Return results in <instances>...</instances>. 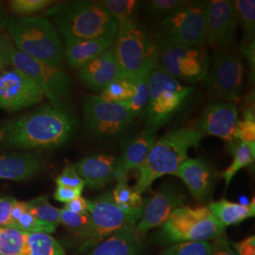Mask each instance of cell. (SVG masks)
<instances>
[{
  "label": "cell",
  "instance_id": "c3c4849f",
  "mask_svg": "<svg viewBox=\"0 0 255 255\" xmlns=\"http://www.w3.org/2000/svg\"><path fill=\"white\" fill-rule=\"evenodd\" d=\"M9 23V17L8 15L5 13V10H1L0 11V31L5 27H7Z\"/></svg>",
  "mask_w": 255,
  "mask_h": 255
},
{
  "label": "cell",
  "instance_id": "4316f807",
  "mask_svg": "<svg viewBox=\"0 0 255 255\" xmlns=\"http://www.w3.org/2000/svg\"><path fill=\"white\" fill-rule=\"evenodd\" d=\"M112 196L120 209L140 220L145 207L144 201L141 195L138 194L133 187L128 185V179L118 181V184L112 193Z\"/></svg>",
  "mask_w": 255,
  "mask_h": 255
},
{
  "label": "cell",
  "instance_id": "d6986e66",
  "mask_svg": "<svg viewBox=\"0 0 255 255\" xmlns=\"http://www.w3.org/2000/svg\"><path fill=\"white\" fill-rule=\"evenodd\" d=\"M173 176L180 178L192 196L200 202L206 201L213 188L214 173L209 164L200 158H187Z\"/></svg>",
  "mask_w": 255,
  "mask_h": 255
},
{
  "label": "cell",
  "instance_id": "7c38bea8",
  "mask_svg": "<svg viewBox=\"0 0 255 255\" xmlns=\"http://www.w3.org/2000/svg\"><path fill=\"white\" fill-rule=\"evenodd\" d=\"M84 128L97 138L119 135L131 125L135 117L127 104L109 102L100 96H91L84 101Z\"/></svg>",
  "mask_w": 255,
  "mask_h": 255
},
{
  "label": "cell",
  "instance_id": "d4e9b609",
  "mask_svg": "<svg viewBox=\"0 0 255 255\" xmlns=\"http://www.w3.org/2000/svg\"><path fill=\"white\" fill-rule=\"evenodd\" d=\"M208 209L219 225L223 229L237 225L246 219L254 218L255 215V201L241 204L232 202L225 199L219 201H213L208 205Z\"/></svg>",
  "mask_w": 255,
  "mask_h": 255
},
{
  "label": "cell",
  "instance_id": "836d02e7",
  "mask_svg": "<svg viewBox=\"0 0 255 255\" xmlns=\"http://www.w3.org/2000/svg\"><path fill=\"white\" fill-rule=\"evenodd\" d=\"M149 74L142 75L141 77L131 80L134 84V94L129 101L125 102L128 108L136 118L144 113L149 99ZM130 81V80H129Z\"/></svg>",
  "mask_w": 255,
  "mask_h": 255
},
{
  "label": "cell",
  "instance_id": "5b68a950",
  "mask_svg": "<svg viewBox=\"0 0 255 255\" xmlns=\"http://www.w3.org/2000/svg\"><path fill=\"white\" fill-rule=\"evenodd\" d=\"M113 47L123 79L134 80L158 65L154 37L137 21L119 28Z\"/></svg>",
  "mask_w": 255,
  "mask_h": 255
},
{
  "label": "cell",
  "instance_id": "6da1fadb",
  "mask_svg": "<svg viewBox=\"0 0 255 255\" xmlns=\"http://www.w3.org/2000/svg\"><path fill=\"white\" fill-rule=\"evenodd\" d=\"M76 126L75 117L64 104L51 103L9 120L0 131V140L18 148H52L68 141Z\"/></svg>",
  "mask_w": 255,
  "mask_h": 255
},
{
  "label": "cell",
  "instance_id": "e575fe53",
  "mask_svg": "<svg viewBox=\"0 0 255 255\" xmlns=\"http://www.w3.org/2000/svg\"><path fill=\"white\" fill-rule=\"evenodd\" d=\"M134 94V84L132 81L120 79L111 82L99 95L101 99L109 102L123 103L129 101Z\"/></svg>",
  "mask_w": 255,
  "mask_h": 255
},
{
  "label": "cell",
  "instance_id": "f6af8a7d",
  "mask_svg": "<svg viewBox=\"0 0 255 255\" xmlns=\"http://www.w3.org/2000/svg\"><path fill=\"white\" fill-rule=\"evenodd\" d=\"M233 248L237 255H255V236L247 237L246 239L233 244Z\"/></svg>",
  "mask_w": 255,
  "mask_h": 255
},
{
  "label": "cell",
  "instance_id": "4dcf8cb0",
  "mask_svg": "<svg viewBox=\"0 0 255 255\" xmlns=\"http://www.w3.org/2000/svg\"><path fill=\"white\" fill-rule=\"evenodd\" d=\"M238 14V21L243 28V39L240 47H245L255 43V1L236 0L234 1Z\"/></svg>",
  "mask_w": 255,
  "mask_h": 255
},
{
  "label": "cell",
  "instance_id": "f907efd6",
  "mask_svg": "<svg viewBox=\"0 0 255 255\" xmlns=\"http://www.w3.org/2000/svg\"></svg>",
  "mask_w": 255,
  "mask_h": 255
},
{
  "label": "cell",
  "instance_id": "ab89813d",
  "mask_svg": "<svg viewBox=\"0 0 255 255\" xmlns=\"http://www.w3.org/2000/svg\"><path fill=\"white\" fill-rule=\"evenodd\" d=\"M185 0H150L146 2L148 10L159 18H165L180 9Z\"/></svg>",
  "mask_w": 255,
  "mask_h": 255
},
{
  "label": "cell",
  "instance_id": "9a60e30c",
  "mask_svg": "<svg viewBox=\"0 0 255 255\" xmlns=\"http://www.w3.org/2000/svg\"><path fill=\"white\" fill-rule=\"evenodd\" d=\"M41 88L16 68L0 72V109L19 111L32 107L44 100Z\"/></svg>",
  "mask_w": 255,
  "mask_h": 255
},
{
  "label": "cell",
  "instance_id": "f1b7e54d",
  "mask_svg": "<svg viewBox=\"0 0 255 255\" xmlns=\"http://www.w3.org/2000/svg\"><path fill=\"white\" fill-rule=\"evenodd\" d=\"M116 21L118 27H124L136 21L140 2L136 0H104L101 1Z\"/></svg>",
  "mask_w": 255,
  "mask_h": 255
},
{
  "label": "cell",
  "instance_id": "30bf717a",
  "mask_svg": "<svg viewBox=\"0 0 255 255\" xmlns=\"http://www.w3.org/2000/svg\"><path fill=\"white\" fill-rule=\"evenodd\" d=\"M244 67L238 55L230 51H214L204 82L208 97L214 101H238L243 89Z\"/></svg>",
  "mask_w": 255,
  "mask_h": 255
},
{
  "label": "cell",
  "instance_id": "d6a6232c",
  "mask_svg": "<svg viewBox=\"0 0 255 255\" xmlns=\"http://www.w3.org/2000/svg\"><path fill=\"white\" fill-rule=\"evenodd\" d=\"M27 209L37 219L57 227L61 224V209L51 205L47 196H41L26 201Z\"/></svg>",
  "mask_w": 255,
  "mask_h": 255
},
{
  "label": "cell",
  "instance_id": "8d00e7d4",
  "mask_svg": "<svg viewBox=\"0 0 255 255\" xmlns=\"http://www.w3.org/2000/svg\"><path fill=\"white\" fill-rule=\"evenodd\" d=\"M255 103H250L244 112V119L238 120L234 139L248 144H255Z\"/></svg>",
  "mask_w": 255,
  "mask_h": 255
},
{
  "label": "cell",
  "instance_id": "7402d4cb",
  "mask_svg": "<svg viewBox=\"0 0 255 255\" xmlns=\"http://www.w3.org/2000/svg\"><path fill=\"white\" fill-rule=\"evenodd\" d=\"M45 166L40 152L9 153L0 156V179L23 182L31 179Z\"/></svg>",
  "mask_w": 255,
  "mask_h": 255
},
{
  "label": "cell",
  "instance_id": "cb8c5ba5",
  "mask_svg": "<svg viewBox=\"0 0 255 255\" xmlns=\"http://www.w3.org/2000/svg\"><path fill=\"white\" fill-rule=\"evenodd\" d=\"M140 234L136 224L129 225L107 237L86 255H139Z\"/></svg>",
  "mask_w": 255,
  "mask_h": 255
},
{
  "label": "cell",
  "instance_id": "2e32d148",
  "mask_svg": "<svg viewBox=\"0 0 255 255\" xmlns=\"http://www.w3.org/2000/svg\"><path fill=\"white\" fill-rule=\"evenodd\" d=\"M186 197L179 186L173 182H164L145 205L136 225L138 233L145 234L151 229L163 226L174 210L183 206Z\"/></svg>",
  "mask_w": 255,
  "mask_h": 255
},
{
  "label": "cell",
  "instance_id": "8fae6325",
  "mask_svg": "<svg viewBox=\"0 0 255 255\" xmlns=\"http://www.w3.org/2000/svg\"><path fill=\"white\" fill-rule=\"evenodd\" d=\"M158 47V66L180 82L195 84L208 73L210 57L205 46L163 45Z\"/></svg>",
  "mask_w": 255,
  "mask_h": 255
},
{
  "label": "cell",
  "instance_id": "bcb514c9",
  "mask_svg": "<svg viewBox=\"0 0 255 255\" xmlns=\"http://www.w3.org/2000/svg\"><path fill=\"white\" fill-rule=\"evenodd\" d=\"M64 208L72 212V213H76V214H86V213H88L87 200L83 199L82 197H79L73 201L65 203Z\"/></svg>",
  "mask_w": 255,
  "mask_h": 255
},
{
  "label": "cell",
  "instance_id": "1f68e13d",
  "mask_svg": "<svg viewBox=\"0 0 255 255\" xmlns=\"http://www.w3.org/2000/svg\"><path fill=\"white\" fill-rule=\"evenodd\" d=\"M27 233L11 227H0V255H25Z\"/></svg>",
  "mask_w": 255,
  "mask_h": 255
},
{
  "label": "cell",
  "instance_id": "8992f818",
  "mask_svg": "<svg viewBox=\"0 0 255 255\" xmlns=\"http://www.w3.org/2000/svg\"><path fill=\"white\" fill-rule=\"evenodd\" d=\"M194 92V87L165 73L158 65L149 75V99L143 115L146 128L156 130L163 127L182 109Z\"/></svg>",
  "mask_w": 255,
  "mask_h": 255
},
{
  "label": "cell",
  "instance_id": "5bb4252c",
  "mask_svg": "<svg viewBox=\"0 0 255 255\" xmlns=\"http://www.w3.org/2000/svg\"><path fill=\"white\" fill-rule=\"evenodd\" d=\"M238 14L234 1H208L205 15V42L214 51L230 50L238 26Z\"/></svg>",
  "mask_w": 255,
  "mask_h": 255
},
{
  "label": "cell",
  "instance_id": "603a6c76",
  "mask_svg": "<svg viewBox=\"0 0 255 255\" xmlns=\"http://www.w3.org/2000/svg\"><path fill=\"white\" fill-rule=\"evenodd\" d=\"M116 36H103L82 40L65 45L64 55L67 63L74 69H80L112 48Z\"/></svg>",
  "mask_w": 255,
  "mask_h": 255
},
{
  "label": "cell",
  "instance_id": "7a4b0ae2",
  "mask_svg": "<svg viewBox=\"0 0 255 255\" xmlns=\"http://www.w3.org/2000/svg\"><path fill=\"white\" fill-rule=\"evenodd\" d=\"M54 22L64 44L117 36L119 27L101 1L78 0L52 5L45 12Z\"/></svg>",
  "mask_w": 255,
  "mask_h": 255
},
{
  "label": "cell",
  "instance_id": "277c9868",
  "mask_svg": "<svg viewBox=\"0 0 255 255\" xmlns=\"http://www.w3.org/2000/svg\"><path fill=\"white\" fill-rule=\"evenodd\" d=\"M7 28L20 52L53 66L62 63L63 42L50 20L43 16H20L9 20Z\"/></svg>",
  "mask_w": 255,
  "mask_h": 255
},
{
  "label": "cell",
  "instance_id": "7dc6e473",
  "mask_svg": "<svg viewBox=\"0 0 255 255\" xmlns=\"http://www.w3.org/2000/svg\"><path fill=\"white\" fill-rule=\"evenodd\" d=\"M9 56L5 48V35H0V72L9 65Z\"/></svg>",
  "mask_w": 255,
  "mask_h": 255
},
{
  "label": "cell",
  "instance_id": "484cf974",
  "mask_svg": "<svg viewBox=\"0 0 255 255\" xmlns=\"http://www.w3.org/2000/svg\"><path fill=\"white\" fill-rule=\"evenodd\" d=\"M9 227L24 233H46L52 234L56 231L53 225L44 222L34 217L27 209L26 201H16L10 213Z\"/></svg>",
  "mask_w": 255,
  "mask_h": 255
},
{
  "label": "cell",
  "instance_id": "ac0fdd59",
  "mask_svg": "<svg viewBox=\"0 0 255 255\" xmlns=\"http://www.w3.org/2000/svg\"><path fill=\"white\" fill-rule=\"evenodd\" d=\"M79 74L90 89L100 93L111 82L123 79L114 47L82 66Z\"/></svg>",
  "mask_w": 255,
  "mask_h": 255
},
{
  "label": "cell",
  "instance_id": "e0dca14e",
  "mask_svg": "<svg viewBox=\"0 0 255 255\" xmlns=\"http://www.w3.org/2000/svg\"><path fill=\"white\" fill-rule=\"evenodd\" d=\"M238 122L237 104L229 101H213L207 104L192 127L204 136L219 137L233 141Z\"/></svg>",
  "mask_w": 255,
  "mask_h": 255
},
{
  "label": "cell",
  "instance_id": "52a82bcc",
  "mask_svg": "<svg viewBox=\"0 0 255 255\" xmlns=\"http://www.w3.org/2000/svg\"><path fill=\"white\" fill-rule=\"evenodd\" d=\"M208 1H184L172 14L161 19L156 27L157 46H205V15Z\"/></svg>",
  "mask_w": 255,
  "mask_h": 255
},
{
  "label": "cell",
  "instance_id": "7bdbcfd3",
  "mask_svg": "<svg viewBox=\"0 0 255 255\" xmlns=\"http://www.w3.org/2000/svg\"><path fill=\"white\" fill-rule=\"evenodd\" d=\"M82 190L83 189L82 188H72L57 185L54 192V199L60 202L67 203L79 197H82Z\"/></svg>",
  "mask_w": 255,
  "mask_h": 255
},
{
  "label": "cell",
  "instance_id": "ba28073f",
  "mask_svg": "<svg viewBox=\"0 0 255 255\" xmlns=\"http://www.w3.org/2000/svg\"><path fill=\"white\" fill-rule=\"evenodd\" d=\"M208 207L182 206L174 210L163 224L162 237L166 242H208L223 234Z\"/></svg>",
  "mask_w": 255,
  "mask_h": 255
},
{
  "label": "cell",
  "instance_id": "f546056e",
  "mask_svg": "<svg viewBox=\"0 0 255 255\" xmlns=\"http://www.w3.org/2000/svg\"><path fill=\"white\" fill-rule=\"evenodd\" d=\"M255 144H248L239 142L234 151V159L231 165L227 167L222 173L221 177L224 179L226 187H228L236 174L255 163Z\"/></svg>",
  "mask_w": 255,
  "mask_h": 255
},
{
  "label": "cell",
  "instance_id": "44dd1931",
  "mask_svg": "<svg viewBox=\"0 0 255 255\" xmlns=\"http://www.w3.org/2000/svg\"><path fill=\"white\" fill-rule=\"evenodd\" d=\"M155 142L156 130L146 128L128 143L119 158L118 181L128 179L131 170H138L143 165Z\"/></svg>",
  "mask_w": 255,
  "mask_h": 255
},
{
  "label": "cell",
  "instance_id": "3957f363",
  "mask_svg": "<svg viewBox=\"0 0 255 255\" xmlns=\"http://www.w3.org/2000/svg\"><path fill=\"white\" fill-rule=\"evenodd\" d=\"M203 137L200 131L189 126L170 130L156 140L145 163L138 169L133 189L141 195L157 179L173 175L188 158L189 149L199 146Z\"/></svg>",
  "mask_w": 255,
  "mask_h": 255
},
{
  "label": "cell",
  "instance_id": "d590c367",
  "mask_svg": "<svg viewBox=\"0 0 255 255\" xmlns=\"http://www.w3.org/2000/svg\"><path fill=\"white\" fill-rule=\"evenodd\" d=\"M61 223L77 233L79 237H82L83 242L86 240L91 228L89 213L76 214L64 208L61 209Z\"/></svg>",
  "mask_w": 255,
  "mask_h": 255
},
{
  "label": "cell",
  "instance_id": "f35d334b",
  "mask_svg": "<svg viewBox=\"0 0 255 255\" xmlns=\"http://www.w3.org/2000/svg\"><path fill=\"white\" fill-rule=\"evenodd\" d=\"M209 242L178 243L165 250L162 255H210Z\"/></svg>",
  "mask_w": 255,
  "mask_h": 255
},
{
  "label": "cell",
  "instance_id": "4fadbf2b",
  "mask_svg": "<svg viewBox=\"0 0 255 255\" xmlns=\"http://www.w3.org/2000/svg\"><path fill=\"white\" fill-rule=\"evenodd\" d=\"M87 211L91 219V228L82 244V250L95 248L107 237L138 221L119 208L110 192L94 200H87Z\"/></svg>",
  "mask_w": 255,
  "mask_h": 255
},
{
  "label": "cell",
  "instance_id": "ffe728a7",
  "mask_svg": "<svg viewBox=\"0 0 255 255\" xmlns=\"http://www.w3.org/2000/svg\"><path fill=\"white\" fill-rule=\"evenodd\" d=\"M119 158L113 155H90L82 158L75 168L80 177L92 188H100L113 181H118Z\"/></svg>",
  "mask_w": 255,
  "mask_h": 255
},
{
  "label": "cell",
  "instance_id": "74e56055",
  "mask_svg": "<svg viewBox=\"0 0 255 255\" xmlns=\"http://www.w3.org/2000/svg\"><path fill=\"white\" fill-rule=\"evenodd\" d=\"M53 4L54 1L52 0H11L9 2L11 10L22 16L42 11L50 8Z\"/></svg>",
  "mask_w": 255,
  "mask_h": 255
},
{
  "label": "cell",
  "instance_id": "9c48e42d",
  "mask_svg": "<svg viewBox=\"0 0 255 255\" xmlns=\"http://www.w3.org/2000/svg\"><path fill=\"white\" fill-rule=\"evenodd\" d=\"M5 48L10 64L35 82L52 104H64L70 98L71 82L58 66L39 62L20 52L6 35Z\"/></svg>",
  "mask_w": 255,
  "mask_h": 255
},
{
  "label": "cell",
  "instance_id": "ee69618b",
  "mask_svg": "<svg viewBox=\"0 0 255 255\" xmlns=\"http://www.w3.org/2000/svg\"><path fill=\"white\" fill-rule=\"evenodd\" d=\"M15 202L11 197L0 198V227H9L10 213Z\"/></svg>",
  "mask_w": 255,
  "mask_h": 255
},
{
  "label": "cell",
  "instance_id": "83f0119b",
  "mask_svg": "<svg viewBox=\"0 0 255 255\" xmlns=\"http://www.w3.org/2000/svg\"><path fill=\"white\" fill-rule=\"evenodd\" d=\"M25 255H65L63 247L46 233H29L26 238Z\"/></svg>",
  "mask_w": 255,
  "mask_h": 255
},
{
  "label": "cell",
  "instance_id": "681fc988",
  "mask_svg": "<svg viewBox=\"0 0 255 255\" xmlns=\"http://www.w3.org/2000/svg\"><path fill=\"white\" fill-rule=\"evenodd\" d=\"M1 10H4V8H3V6H2V4H1V2H0V11Z\"/></svg>",
  "mask_w": 255,
  "mask_h": 255
},
{
  "label": "cell",
  "instance_id": "60d3db41",
  "mask_svg": "<svg viewBox=\"0 0 255 255\" xmlns=\"http://www.w3.org/2000/svg\"><path fill=\"white\" fill-rule=\"evenodd\" d=\"M56 183L57 185H61V186L82 188V189H83L85 186V182L77 172L75 165L71 164H67L65 165L63 172L56 178Z\"/></svg>",
  "mask_w": 255,
  "mask_h": 255
},
{
  "label": "cell",
  "instance_id": "b9f144b4",
  "mask_svg": "<svg viewBox=\"0 0 255 255\" xmlns=\"http://www.w3.org/2000/svg\"><path fill=\"white\" fill-rule=\"evenodd\" d=\"M211 245L210 255H237L231 242L224 234L214 239Z\"/></svg>",
  "mask_w": 255,
  "mask_h": 255
}]
</instances>
